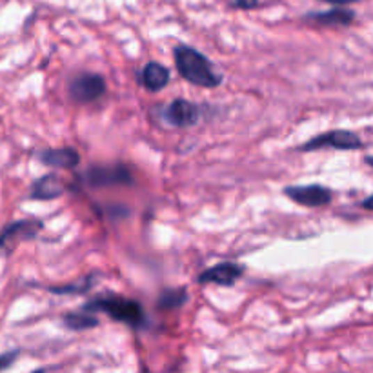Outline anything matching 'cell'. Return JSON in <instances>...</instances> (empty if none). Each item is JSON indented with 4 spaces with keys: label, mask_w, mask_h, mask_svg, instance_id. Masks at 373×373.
<instances>
[{
    "label": "cell",
    "mask_w": 373,
    "mask_h": 373,
    "mask_svg": "<svg viewBox=\"0 0 373 373\" xmlns=\"http://www.w3.org/2000/svg\"><path fill=\"white\" fill-rule=\"evenodd\" d=\"M173 57H175L177 71L189 84L200 86V88H217V86H221V73L213 68L212 61L200 51H197L195 47L180 44L173 49Z\"/></svg>",
    "instance_id": "obj_1"
},
{
    "label": "cell",
    "mask_w": 373,
    "mask_h": 373,
    "mask_svg": "<svg viewBox=\"0 0 373 373\" xmlns=\"http://www.w3.org/2000/svg\"><path fill=\"white\" fill-rule=\"evenodd\" d=\"M84 312H102L113 321L128 324L132 328L144 326L146 315L141 304L133 299L120 297V295H104V297H95L84 306Z\"/></svg>",
    "instance_id": "obj_2"
},
{
    "label": "cell",
    "mask_w": 373,
    "mask_h": 373,
    "mask_svg": "<svg viewBox=\"0 0 373 373\" xmlns=\"http://www.w3.org/2000/svg\"><path fill=\"white\" fill-rule=\"evenodd\" d=\"M322 148H333V150H360L363 141L357 133L348 132V129H335V132L322 133L319 137L308 141L301 146L303 152H313V150H322Z\"/></svg>",
    "instance_id": "obj_3"
},
{
    "label": "cell",
    "mask_w": 373,
    "mask_h": 373,
    "mask_svg": "<svg viewBox=\"0 0 373 373\" xmlns=\"http://www.w3.org/2000/svg\"><path fill=\"white\" fill-rule=\"evenodd\" d=\"M86 182L93 188H108V186H128L132 184V173L126 166H93L86 173Z\"/></svg>",
    "instance_id": "obj_4"
},
{
    "label": "cell",
    "mask_w": 373,
    "mask_h": 373,
    "mask_svg": "<svg viewBox=\"0 0 373 373\" xmlns=\"http://www.w3.org/2000/svg\"><path fill=\"white\" fill-rule=\"evenodd\" d=\"M44 228L42 221L38 219H24V221H15L0 232V255H4L19 241L33 239Z\"/></svg>",
    "instance_id": "obj_5"
},
{
    "label": "cell",
    "mask_w": 373,
    "mask_h": 373,
    "mask_svg": "<svg viewBox=\"0 0 373 373\" xmlns=\"http://www.w3.org/2000/svg\"><path fill=\"white\" fill-rule=\"evenodd\" d=\"M104 93L106 81L99 73H81L70 84L71 99L77 102H95Z\"/></svg>",
    "instance_id": "obj_6"
},
{
    "label": "cell",
    "mask_w": 373,
    "mask_h": 373,
    "mask_svg": "<svg viewBox=\"0 0 373 373\" xmlns=\"http://www.w3.org/2000/svg\"><path fill=\"white\" fill-rule=\"evenodd\" d=\"M284 195L289 197L293 203L306 206V208H319L326 206L331 200V191L321 184H308V186H286Z\"/></svg>",
    "instance_id": "obj_7"
},
{
    "label": "cell",
    "mask_w": 373,
    "mask_h": 373,
    "mask_svg": "<svg viewBox=\"0 0 373 373\" xmlns=\"http://www.w3.org/2000/svg\"><path fill=\"white\" fill-rule=\"evenodd\" d=\"M164 118L175 128H191L200 118V109L189 100L177 99L166 108Z\"/></svg>",
    "instance_id": "obj_8"
},
{
    "label": "cell",
    "mask_w": 373,
    "mask_h": 373,
    "mask_svg": "<svg viewBox=\"0 0 373 373\" xmlns=\"http://www.w3.org/2000/svg\"><path fill=\"white\" fill-rule=\"evenodd\" d=\"M242 277V268L233 262H222V264L208 268L198 275V283L219 284V286H233Z\"/></svg>",
    "instance_id": "obj_9"
},
{
    "label": "cell",
    "mask_w": 373,
    "mask_h": 373,
    "mask_svg": "<svg viewBox=\"0 0 373 373\" xmlns=\"http://www.w3.org/2000/svg\"><path fill=\"white\" fill-rule=\"evenodd\" d=\"M40 162L58 170H73L81 162V155L73 148H57V150H44L38 153Z\"/></svg>",
    "instance_id": "obj_10"
},
{
    "label": "cell",
    "mask_w": 373,
    "mask_h": 373,
    "mask_svg": "<svg viewBox=\"0 0 373 373\" xmlns=\"http://www.w3.org/2000/svg\"><path fill=\"white\" fill-rule=\"evenodd\" d=\"M64 191H66V184L55 173H49V175H44L35 180L31 191H29V197L35 198V200H51V198L61 197Z\"/></svg>",
    "instance_id": "obj_11"
},
{
    "label": "cell",
    "mask_w": 373,
    "mask_h": 373,
    "mask_svg": "<svg viewBox=\"0 0 373 373\" xmlns=\"http://www.w3.org/2000/svg\"><path fill=\"white\" fill-rule=\"evenodd\" d=\"M304 19L321 24V26H350L355 20V11L348 8H333L328 11H312Z\"/></svg>",
    "instance_id": "obj_12"
},
{
    "label": "cell",
    "mask_w": 373,
    "mask_h": 373,
    "mask_svg": "<svg viewBox=\"0 0 373 373\" xmlns=\"http://www.w3.org/2000/svg\"><path fill=\"white\" fill-rule=\"evenodd\" d=\"M170 82V71L159 62H148L141 70V84L150 91H159Z\"/></svg>",
    "instance_id": "obj_13"
},
{
    "label": "cell",
    "mask_w": 373,
    "mask_h": 373,
    "mask_svg": "<svg viewBox=\"0 0 373 373\" xmlns=\"http://www.w3.org/2000/svg\"><path fill=\"white\" fill-rule=\"evenodd\" d=\"M64 324L68 328L75 331H82V330H90V328H95L99 324L97 317L88 315V312H81V313H66L64 315Z\"/></svg>",
    "instance_id": "obj_14"
},
{
    "label": "cell",
    "mask_w": 373,
    "mask_h": 373,
    "mask_svg": "<svg viewBox=\"0 0 373 373\" xmlns=\"http://www.w3.org/2000/svg\"><path fill=\"white\" fill-rule=\"evenodd\" d=\"M188 301V293L184 289H166L159 297V308L171 310V308H180Z\"/></svg>",
    "instance_id": "obj_15"
},
{
    "label": "cell",
    "mask_w": 373,
    "mask_h": 373,
    "mask_svg": "<svg viewBox=\"0 0 373 373\" xmlns=\"http://www.w3.org/2000/svg\"><path fill=\"white\" fill-rule=\"evenodd\" d=\"M93 277L90 279L82 280L79 284H68V286H51L49 292L51 293H58V295H66V293H84L91 288V284H93Z\"/></svg>",
    "instance_id": "obj_16"
},
{
    "label": "cell",
    "mask_w": 373,
    "mask_h": 373,
    "mask_svg": "<svg viewBox=\"0 0 373 373\" xmlns=\"http://www.w3.org/2000/svg\"><path fill=\"white\" fill-rule=\"evenodd\" d=\"M232 6L235 10H255L259 0H233Z\"/></svg>",
    "instance_id": "obj_17"
},
{
    "label": "cell",
    "mask_w": 373,
    "mask_h": 373,
    "mask_svg": "<svg viewBox=\"0 0 373 373\" xmlns=\"http://www.w3.org/2000/svg\"><path fill=\"white\" fill-rule=\"evenodd\" d=\"M17 355H19V351H10V354L2 355V357H0V372L4 368H8V366H11L13 360L17 359Z\"/></svg>",
    "instance_id": "obj_18"
},
{
    "label": "cell",
    "mask_w": 373,
    "mask_h": 373,
    "mask_svg": "<svg viewBox=\"0 0 373 373\" xmlns=\"http://www.w3.org/2000/svg\"><path fill=\"white\" fill-rule=\"evenodd\" d=\"M322 2H328V4L333 6H348L354 4V2H359V0H322Z\"/></svg>",
    "instance_id": "obj_19"
},
{
    "label": "cell",
    "mask_w": 373,
    "mask_h": 373,
    "mask_svg": "<svg viewBox=\"0 0 373 373\" xmlns=\"http://www.w3.org/2000/svg\"><path fill=\"white\" fill-rule=\"evenodd\" d=\"M363 208L364 209H370V212H373V195H370L368 198H364V200H363Z\"/></svg>",
    "instance_id": "obj_20"
},
{
    "label": "cell",
    "mask_w": 373,
    "mask_h": 373,
    "mask_svg": "<svg viewBox=\"0 0 373 373\" xmlns=\"http://www.w3.org/2000/svg\"><path fill=\"white\" fill-rule=\"evenodd\" d=\"M364 161H366V164H368L370 168H373V157H372V155L366 157V159H364Z\"/></svg>",
    "instance_id": "obj_21"
},
{
    "label": "cell",
    "mask_w": 373,
    "mask_h": 373,
    "mask_svg": "<svg viewBox=\"0 0 373 373\" xmlns=\"http://www.w3.org/2000/svg\"><path fill=\"white\" fill-rule=\"evenodd\" d=\"M33 373H44V370H37V372H33Z\"/></svg>",
    "instance_id": "obj_22"
}]
</instances>
